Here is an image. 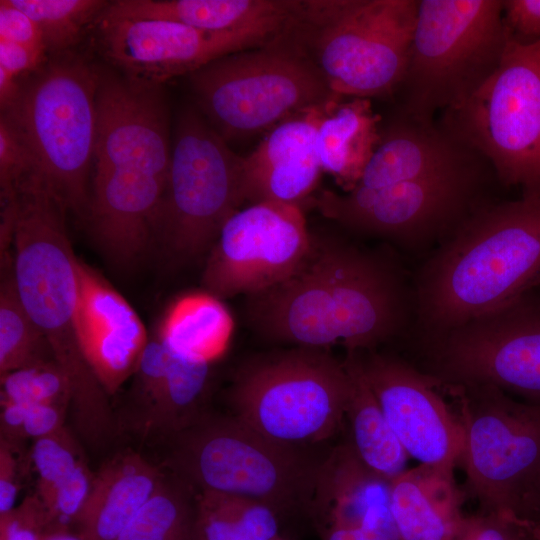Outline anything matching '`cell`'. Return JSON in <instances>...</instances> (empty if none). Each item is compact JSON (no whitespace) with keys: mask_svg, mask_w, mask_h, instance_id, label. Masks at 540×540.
<instances>
[{"mask_svg":"<svg viewBox=\"0 0 540 540\" xmlns=\"http://www.w3.org/2000/svg\"><path fill=\"white\" fill-rule=\"evenodd\" d=\"M438 121L487 160L502 186L540 191V40L508 34L496 71Z\"/></svg>","mask_w":540,"mask_h":540,"instance_id":"cell-13","label":"cell"},{"mask_svg":"<svg viewBox=\"0 0 540 540\" xmlns=\"http://www.w3.org/2000/svg\"><path fill=\"white\" fill-rule=\"evenodd\" d=\"M358 355L365 379L409 458L454 473L462 430L436 381L403 357L376 349Z\"/></svg>","mask_w":540,"mask_h":540,"instance_id":"cell-18","label":"cell"},{"mask_svg":"<svg viewBox=\"0 0 540 540\" xmlns=\"http://www.w3.org/2000/svg\"><path fill=\"white\" fill-rule=\"evenodd\" d=\"M21 87L18 78L0 67V108L5 111L17 98Z\"/></svg>","mask_w":540,"mask_h":540,"instance_id":"cell-46","label":"cell"},{"mask_svg":"<svg viewBox=\"0 0 540 540\" xmlns=\"http://www.w3.org/2000/svg\"><path fill=\"white\" fill-rule=\"evenodd\" d=\"M285 519L271 507L247 498L195 493L189 540H269L286 534Z\"/></svg>","mask_w":540,"mask_h":540,"instance_id":"cell-29","label":"cell"},{"mask_svg":"<svg viewBox=\"0 0 540 540\" xmlns=\"http://www.w3.org/2000/svg\"><path fill=\"white\" fill-rule=\"evenodd\" d=\"M462 430L459 463L465 495L481 514H514L520 492L540 465V405L491 385L443 390Z\"/></svg>","mask_w":540,"mask_h":540,"instance_id":"cell-15","label":"cell"},{"mask_svg":"<svg viewBox=\"0 0 540 540\" xmlns=\"http://www.w3.org/2000/svg\"><path fill=\"white\" fill-rule=\"evenodd\" d=\"M100 67L76 50L49 55L21 78L3 112L38 178L68 209L85 217L97 129Z\"/></svg>","mask_w":540,"mask_h":540,"instance_id":"cell-6","label":"cell"},{"mask_svg":"<svg viewBox=\"0 0 540 540\" xmlns=\"http://www.w3.org/2000/svg\"><path fill=\"white\" fill-rule=\"evenodd\" d=\"M92 29L99 53L117 72L153 85L276 39L256 32H208L170 20L125 17L107 8Z\"/></svg>","mask_w":540,"mask_h":540,"instance_id":"cell-17","label":"cell"},{"mask_svg":"<svg viewBox=\"0 0 540 540\" xmlns=\"http://www.w3.org/2000/svg\"><path fill=\"white\" fill-rule=\"evenodd\" d=\"M310 243L300 206L260 202L240 208L207 254L204 292L223 300L270 288L295 271Z\"/></svg>","mask_w":540,"mask_h":540,"instance_id":"cell-16","label":"cell"},{"mask_svg":"<svg viewBox=\"0 0 540 540\" xmlns=\"http://www.w3.org/2000/svg\"><path fill=\"white\" fill-rule=\"evenodd\" d=\"M349 376L326 349L291 347L255 356L234 374L232 415L265 437L304 448L344 426Z\"/></svg>","mask_w":540,"mask_h":540,"instance_id":"cell-10","label":"cell"},{"mask_svg":"<svg viewBox=\"0 0 540 540\" xmlns=\"http://www.w3.org/2000/svg\"><path fill=\"white\" fill-rule=\"evenodd\" d=\"M496 183L493 168L481 155L462 158L428 151L413 158L387 186L344 194L323 190L313 203L351 233L420 253L434 250L497 200Z\"/></svg>","mask_w":540,"mask_h":540,"instance_id":"cell-5","label":"cell"},{"mask_svg":"<svg viewBox=\"0 0 540 540\" xmlns=\"http://www.w3.org/2000/svg\"><path fill=\"white\" fill-rule=\"evenodd\" d=\"M419 0H298L284 35L343 97L395 96Z\"/></svg>","mask_w":540,"mask_h":540,"instance_id":"cell-8","label":"cell"},{"mask_svg":"<svg viewBox=\"0 0 540 540\" xmlns=\"http://www.w3.org/2000/svg\"><path fill=\"white\" fill-rule=\"evenodd\" d=\"M162 85L100 68L93 176L84 219L117 256L148 248L165 190L171 145Z\"/></svg>","mask_w":540,"mask_h":540,"instance_id":"cell-2","label":"cell"},{"mask_svg":"<svg viewBox=\"0 0 540 540\" xmlns=\"http://www.w3.org/2000/svg\"><path fill=\"white\" fill-rule=\"evenodd\" d=\"M197 110L228 143L339 97L284 35L218 58L188 75Z\"/></svg>","mask_w":540,"mask_h":540,"instance_id":"cell-11","label":"cell"},{"mask_svg":"<svg viewBox=\"0 0 540 540\" xmlns=\"http://www.w3.org/2000/svg\"><path fill=\"white\" fill-rule=\"evenodd\" d=\"M412 285L416 342L540 288V191L480 208L432 250Z\"/></svg>","mask_w":540,"mask_h":540,"instance_id":"cell-3","label":"cell"},{"mask_svg":"<svg viewBox=\"0 0 540 540\" xmlns=\"http://www.w3.org/2000/svg\"><path fill=\"white\" fill-rule=\"evenodd\" d=\"M41 540H87L72 527H50Z\"/></svg>","mask_w":540,"mask_h":540,"instance_id":"cell-47","label":"cell"},{"mask_svg":"<svg viewBox=\"0 0 540 540\" xmlns=\"http://www.w3.org/2000/svg\"><path fill=\"white\" fill-rule=\"evenodd\" d=\"M51 527L48 512L37 494L26 496L0 515V540H41Z\"/></svg>","mask_w":540,"mask_h":540,"instance_id":"cell-39","label":"cell"},{"mask_svg":"<svg viewBox=\"0 0 540 540\" xmlns=\"http://www.w3.org/2000/svg\"><path fill=\"white\" fill-rule=\"evenodd\" d=\"M298 0H116L113 14L164 19L208 32H256L273 38L286 30Z\"/></svg>","mask_w":540,"mask_h":540,"instance_id":"cell-23","label":"cell"},{"mask_svg":"<svg viewBox=\"0 0 540 540\" xmlns=\"http://www.w3.org/2000/svg\"><path fill=\"white\" fill-rule=\"evenodd\" d=\"M41 31L48 55L75 50L110 4L103 0H11Z\"/></svg>","mask_w":540,"mask_h":540,"instance_id":"cell-32","label":"cell"},{"mask_svg":"<svg viewBox=\"0 0 540 540\" xmlns=\"http://www.w3.org/2000/svg\"><path fill=\"white\" fill-rule=\"evenodd\" d=\"M0 286V375L53 360L51 347L24 308L14 281L11 255H4Z\"/></svg>","mask_w":540,"mask_h":540,"instance_id":"cell-30","label":"cell"},{"mask_svg":"<svg viewBox=\"0 0 540 540\" xmlns=\"http://www.w3.org/2000/svg\"><path fill=\"white\" fill-rule=\"evenodd\" d=\"M269 540H295V539L287 534H282L274 538H271Z\"/></svg>","mask_w":540,"mask_h":540,"instance_id":"cell-48","label":"cell"},{"mask_svg":"<svg viewBox=\"0 0 540 540\" xmlns=\"http://www.w3.org/2000/svg\"><path fill=\"white\" fill-rule=\"evenodd\" d=\"M390 483L367 470L348 447L335 448L320 469L312 527L337 523L351 528L357 540H402L391 512Z\"/></svg>","mask_w":540,"mask_h":540,"instance_id":"cell-21","label":"cell"},{"mask_svg":"<svg viewBox=\"0 0 540 540\" xmlns=\"http://www.w3.org/2000/svg\"><path fill=\"white\" fill-rule=\"evenodd\" d=\"M33 174L30 156L14 130L0 117L1 201L15 196L17 187Z\"/></svg>","mask_w":540,"mask_h":540,"instance_id":"cell-38","label":"cell"},{"mask_svg":"<svg viewBox=\"0 0 540 540\" xmlns=\"http://www.w3.org/2000/svg\"><path fill=\"white\" fill-rule=\"evenodd\" d=\"M30 457L37 477L36 494L40 499L85 461L80 446L66 426L34 440Z\"/></svg>","mask_w":540,"mask_h":540,"instance_id":"cell-34","label":"cell"},{"mask_svg":"<svg viewBox=\"0 0 540 540\" xmlns=\"http://www.w3.org/2000/svg\"><path fill=\"white\" fill-rule=\"evenodd\" d=\"M382 117L370 99L339 96L331 100L317 131L323 172L345 191L359 182L380 141Z\"/></svg>","mask_w":540,"mask_h":540,"instance_id":"cell-25","label":"cell"},{"mask_svg":"<svg viewBox=\"0 0 540 540\" xmlns=\"http://www.w3.org/2000/svg\"><path fill=\"white\" fill-rule=\"evenodd\" d=\"M502 12L512 38L524 43L540 40V0H504Z\"/></svg>","mask_w":540,"mask_h":540,"instance_id":"cell-40","label":"cell"},{"mask_svg":"<svg viewBox=\"0 0 540 540\" xmlns=\"http://www.w3.org/2000/svg\"><path fill=\"white\" fill-rule=\"evenodd\" d=\"M454 473L418 464L390 483V507L402 540H468L476 514L462 511Z\"/></svg>","mask_w":540,"mask_h":540,"instance_id":"cell-22","label":"cell"},{"mask_svg":"<svg viewBox=\"0 0 540 540\" xmlns=\"http://www.w3.org/2000/svg\"><path fill=\"white\" fill-rule=\"evenodd\" d=\"M231 329L230 315L221 300L202 292L176 300L157 335L173 351L213 363L226 349Z\"/></svg>","mask_w":540,"mask_h":540,"instance_id":"cell-27","label":"cell"},{"mask_svg":"<svg viewBox=\"0 0 540 540\" xmlns=\"http://www.w3.org/2000/svg\"><path fill=\"white\" fill-rule=\"evenodd\" d=\"M211 365L173 351L162 385L153 403L142 415L144 431L171 437L203 416L206 413L204 402Z\"/></svg>","mask_w":540,"mask_h":540,"instance_id":"cell-28","label":"cell"},{"mask_svg":"<svg viewBox=\"0 0 540 540\" xmlns=\"http://www.w3.org/2000/svg\"><path fill=\"white\" fill-rule=\"evenodd\" d=\"M416 361L441 391L491 385L540 405V288L432 339Z\"/></svg>","mask_w":540,"mask_h":540,"instance_id":"cell-14","label":"cell"},{"mask_svg":"<svg viewBox=\"0 0 540 540\" xmlns=\"http://www.w3.org/2000/svg\"><path fill=\"white\" fill-rule=\"evenodd\" d=\"M0 40L47 52L38 26L11 0L0 1Z\"/></svg>","mask_w":540,"mask_h":540,"instance_id":"cell-41","label":"cell"},{"mask_svg":"<svg viewBox=\"0 0 540 540\" xmlns=\"http://www.w3.org/2000/svg\"><path fill=\"white\" fill-rule=\"evenodd\" d=\"M173 351L155 333L149 337L134 372L142 415L153 403L167 374Z\"/></svg>","mask_w":540,"mask_h":540,"instance_id":"cell-37","label":"cell"},{"mask_svg":"<svg viewBox=\"0 0 540 540\" xmlns=\"http://www.w3.org/2000/svg\"><path fill=\"white\" fill-rule=\"evenodd\" d=\"M328 103L282 121L250 155L244 157L245 203L300 206L313 193L323 172L317 150V131Z\"/></svg>","mask_w":540,"mask_h":540,"instance_id":"cell-20","label":"cell"},{"mask_svg":"<svg viewBox=\"0 0 540 540\" xmlns=\"http://www.w3.org/2000/svg\"><path fill=\"white\" fill-rule=\"evenodd\" d=\"M195 493L173 474L145 502L116 540H189Z\"/></svg>","mask_w":540,"mask_h":540,"instance_id":"cell-31","label":"cell"},{"mask_svg":"<svg viewBox=\"0 0 540 540\" xmlns=\"http://www.w3.org/2000/svg\"><path fill=\"white\" fill-rule=\"evenodd\" d=\"M514 514L540 534V465L522 488Z\"/></svg>","mask_w":540,"mask_h":540,"instance_id":"cell-45","label":"cell"},{"mask_svg":"<svg viewBox=\"0 0 540 540\" xmlns=\"http://www.w3.org/2000/svg\"><path fill=\"white\" fill-rule=\"evenodd\" d=\"M16 446L0 439V515L15 507L19 490V462Z\"/></svg>","mask_w":540,"mask_h":540,"instance_id":"cell-44","label":"cell"},{"mask_svg":"<svg viewBox=\"0 0 540 540\" xmlns=\"http://www.w3.org/2000/svg\"><path fill=\"white\" fill-rule=\"evenodd\" d=\"M243 162L197 108L181 110L154 228V241L170 261L181 264L208 254L245 203Z\"/></svg>","mask_w":540,"mask_h":540,"instance_id":"cell-12","label":"cell"},{"mask_svg":"<svg viewBox=\"0 0 540 540\" xmlns=\"http://www.w3.org/2000/svg\"><path fill=\"white\" fill-rule=\"evenodd\" d=\"M11 265L21 302L47 339L71 386L74 424L90 444H100L115 424L105 391L77 336L78 257L66 227V206L36 177L16 191Z\"/></svg>","mask_w":540,"mask_h":540,"instance_id":"cell-4","label":"cell"},{"mask_svg":"<svg viewBox=\"0 0 540 540\" xmlns=\"http://www.w3.org/2000/svg\"><path fill=\"white\" fill-rule=\"evenodd\" d=\"M507 40L502 0H419L397 112L435 121L489 79Z\"/></svg>","mask_w":540,"mask_h":540,"instance_id":"cell-9","label":"cell"},{"mask_svg":"<svg viewBox=\"0 0 540 540\" xmlns=\"http://www.w3.org/2000/svg\"><path fill=\"white\" fill-rule=\"evenodd\" d=\"M166 475L140 454H116L94 473L73 528L87 540H116Z\"/></svg>","mask_w":540,"mask_h":540,"instance_id":"cell-24","label":"cell"},{"mask_svg":"<svg viewBox=\"0 0 540 540\" xmlns=\"http://www.w3.org/2000/svg\"><path fill=\"white\" fill-rule=\"evenodd\" d=\"M94 473L82 462L65 480L40 499L44 504L51 527H72L90 493Z\"/></svg>","mask_w":540,"mask_h":540,"instance_id":"cell-36","label":"cell"},{"mask_svg":"<svg viewBox=\"0 0 540 540\" xmlns=\"http://www.w3.org/2000/svg\"><path fill=\"white\" fill-rule=\"evenodd\" d=\"M538 532L515 515L476 514V524L468 540H530Z\"/></svg>","mask_w":540,"mask_h":540,"instance_id":"cell-42","label":"cell"},{"mask_svg":"<svg viewBox=\"0 0 540 540\" xmlns=\"http://www.w3.org/2000/svg\"><path fill=\"white\" fill-rule=\"evenodd\" d=\"M530 540H540V534L537 533V534L533 535Z\"/></svg>","mask_w":540,"mask_h":540,"instance_id":"cell-49","label":"cell"},{"mask_svg":"<svg viewBox=\"0 0 540 540\" xmlns=\"http://www.w3.org/2000/svg\"><path fill=\"white\" fill-rule=\"evenodd\" d=\"M77 336L86 360L109 395L134 375L149 339L129 302L79 259Z\"/></svg>","mask_w":540,"mask_h":540,"instance_id":"cell-19","label":"cell"},{"mask_svg":"<svg viewBox=\"0 0 540 540\" xmlns=\"http://www.w3.org/2000/svg\"><path fill=\"white\" fill-rule=\"evenodd\" d=\"M0 439L17 446L51 434L64 425L69 406L58 404H0Z\"/></svg>","mask_w":540,"mask_h":540,"instance_id":"cell-35","label":"cell"},{"mask_svg":"<svg viewBox=\"0 0 540 540\" xmlns=\"http://www.w3.org/2000/svg\"><path fill=\"white\" fill-rule=\"evenodd\" d=\"M0 386V404L71 406L69 380L54 359L2 374Z\"/></svg>","mask_w":540,"mask_h":540,"instance_id":"cell-33","label":"cell"},{"mask_svg":"<svg viewBox=\"0 0 540 540\" xmlns=\"http://www.w3.org/2000/svg\"><path fill=\"white\" fill-rule=\"evenodd\" d=\"M246 301L257 333L293 347L375 350L414 321L413 285L400 263L338 236L311 233L295 271Z\"/></svg>","mask_w":540,"mask_h":540,"instance_id":"cell-1","label":"cell"},{"mask_svg":"<svg viewBox=\"0 0 540 540\" xmlns=\"http://www.w3.org/2000/svg\"><path fill=\"white\" fill-rule=\"evenodd\" d=\"M343 362L350 383L344 421L346 440L367 470L392 482L407 470L409 456L365 379L358 351H347Z\"/></svg>","mask_w":540,"mask_h":540,"instance_id":"cell-26","label":"cell"},{"mask_svg":"<svg viewBox=\"0 0 540 540\" xmlns=\"http://www.w3.org/2000/svg\"><path fill=\"white\" fill-rule=\"evenodd\" d=\"M166 465L194 493L261 502L288 519H307L324 457L275 442L237 417L205 413L170 437Z\"/></svg>","mask_w":540,"mask_h":540,"instance_id":"cell-7","label":"cell"},{"mask_svg":"<svg viewBox=\"0 0 540 540\" xmlns=\"http://www.w3.org/2000/svg\"><path fill=\"white\" fill-rule=\"evenodd\" d=\"M48 56L46 51L0 40V67L18 78L36 71Z\"/></svg>","mask_w":540,"mask_h":540,"instance_id":"cell-43","label":"cell"}]
</instances>
